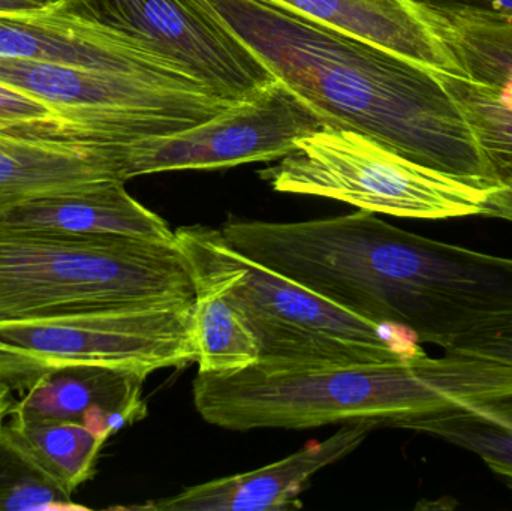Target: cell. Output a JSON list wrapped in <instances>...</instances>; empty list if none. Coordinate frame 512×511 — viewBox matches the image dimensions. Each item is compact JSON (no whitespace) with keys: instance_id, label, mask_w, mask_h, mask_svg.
<instances>
[{"instance_id":"obj_1","label":"cell","mask_w":512,"mask_h":511,"mask_svg":"<svg viewBox=\"0 0 512 511\" xmlns=\"http://www.w3.org/2000/svg\"><path fill=\"white\" fill-rule=\"evenodd\" d=\"M197 2L328 125L360 132L480 188L498 186L432 69L273 0Z\"/></svg>"},{"instance_id":"obj_2","label":"cell","mask_w":512,"mask_h":511,"mask_svg":"<svg viewBox=\"0 0 512 511\" xmlns=\"http://www.w3.org/2000/svg\"><path fill=\"white\" fill-rule=\"evenodd\" d=\"M512 399V365L486 357L426 353L397 362L231 374H201L194 404L210 425L230 431L372 423L409 429L448 411Z\"/></svg>"},{"instance_id":"obj_3","label":"cell","mask_w":512,"mask_h":511,"mask_svg":"<svg viewBox=\"0 0 512 511\" xmlns=\"http://www.w3.org/2000/svg\"><path fill=\"white\" fill-rule=\"evenodd\" d=\"M195 285L221 291L251 326L268 371L397 362L424 353L399 327L373 323L246 257L219 228L176 230Z\"/></svg>"},{"instance_id":"obj_4","label":"cell","mask_w":512,"mask_h":511,"mask_svg":"<svg viewBox=\"0 0 512 511\" xmlns=\"http://www.w3.org/2000/svg\"><path fill=\"white\" fill-rule=\"evenodd\" d=\"M194 299L177 240L84 239L0 225V321Z\"/></svg>"},{"instance_id":"obj_5","label":"cell","mask_w":512,"mask_h":511,"mask_svg":"<svg viewBox=\"0 0 512 511\" xmlns=\"http://www.w3.org/2000/svg\"><path fill=\"white\" fill-rule=\"evenodd\" d=\"M194 300L0 321V378L21 393L57 369L102 366L149 377L197 363Z\"/></svg>"},{"instance_id":"obj_6","label":"cell","mask_w":512,"mask_h":511,"mask_svg":"<svg viewBox=\"0 0 512 511\" xmlns=\"http://www.w3.org/2000/svg\"><path fill=\"white\" fill-rule=\"evenodd\" d=\"M259 177L283 194L312 195L397 218L481 215L490 189L418 164L373 138L325 125Z\"/></svg>"},{"instance_id":"obj_7","label":"cell","mask_w":512,"mask_h":511,"mask_svg":"<svg viewBox=\"0 0 512 511\" xmlns=\"http://www.w3.org/2000/svg\"><path fill=\"white\" fill-rule=\"evenodd\" d=\"M0 84L53 108V140L128 146L200 125L233 102L146 75L0 56Z\"/></svg>"},{"instance_id":"obj_8","label":"cell","mask_w":512,"mask_h":511,"mask_svg":"<svg viewBox=\"0 0 512 511\" xmlns=\"http://www.w3.org/2000/svg\"><path fill=\"white\" fill-rule=\"evenodd\" d=\"M325 125L315 108L276 78L200 125L123 146L125 177L276 161Z\"/></svg>"},{"instance_id":"obj_9","label":"cell","mask_w":512,"mask_h":511,"mask_svg":"<svg viewBox=\"0 0 512 511\" xmlns=\"http://www.w3.org/2000/svg\"><path fill=\"white\" fill-rule=\"evenodd\" d=\"M63 3L170 60L225 101H242L276 80L248 45L197 0Z\"/></svg>"},{"instance_id":"obj_10","label":"cell","mask_w":512,"mask_h":511,"mask_svg":"<svg viewBox=\"0 0 512 511\" xmlns=\"http://www.w3.org/2000/svg\"><path fill=\"white\" fill-rule=\"evenodd\" d=\"M0 56L129 72L210 92L170 60L129 36L72 11L63 2L0 12Z\"/></svg>"},{"instance_id":"obj_11","label":"cell","mask_w":512,"mask_h":511,"mask_svg":"<svg viewBox=\"0 0 512 511\" xmlns=\"http://www.w3.org/2000/svg\"><path fill=\"white\" fill-rule=\"evenodd\" d=\"M372 423H349L322 443L248 473L234 474L183 489L173 497L132 509L155 511H280L303 507L300 494L313 476L342 461L364 443Z\"/></svg>"},{"instance_id":"obj_12","label":"cell","mask_w":512,"mask_h":511,"mask_svg":"<svg viewBox=\"0 0 512 511\" xmlns=\"http://www.w3.org/2000/svg\"><path fill=\"white\" fill-rule=\"evenodd\" d=\"M126 182L123 146L0 131V215L35 198Z\"/></svg>"},{"instance_id":"obj_13","label":"cell","mask_w":512,"mask_h":511,"mask_svg":"<svg viewBox=\"0 0 512 511\" xmlns=\"http://www.w3.org/2000/svg\"><path fill=\"white\" fill-rule=\"evenodd\" d=\"M146 377L102 366L57 369L36 378L9 413L83 425L104 440L147 416Z\"/></svg>"},{"instance_id":"obj_14","label":"cell","mask_w":512,"mask_h":511,"mask_svg":"<svg viewBox=\"0 0 512 511\" xmlns=\"http://www.w3.org/2000/svg\"><path fill=\"white\" fill-rule=\"evenodd\" d=\"M0 225L84 239L176 242V231L135 200L125 182L26 201L0 215Z\"/></svg>"},{"instance_id":"obj_15","label":"cell","mask_w":512,"mask_h":511,"mask_svg":"<svg viewBox=\"0 0 512 511\" xmlns=\"http://www.w3.org/2000/svg\"><path fill=\"white\" fill-rule=\"evenodd\" d=\"M430 69L462 74L411 0H273ZM463 75V74H462Z\"/></svg>"},{"instance_id":"obj_16","label":"cell","mask_w":512,"mask_h":511,"mask_svg":"<svg viewBox=\"0 0 512 511\" xmlns=\"http://www.w3.org/2000/svg\"><path fill=\"white\" fill-rule=\"evenodd\" d=\"M412 3L463 75L495 86L512 80V12Z\"/></svg>"},{"instance_id":"obj_17","label":"cell","mask_w":512,"mask_h":511,"mask_svg":"<svg viewBox=\"0 0 512 511\" xmlns=\"http://www.w3.org/2000/svg\"><path fill=\"white\" fill-rule=\"evenodd\" d=\"M3 431L15 449L68 494L93 479L107 440L83 425L9 413Z\"/></svg>"},{"instance_id":"obj_18","label":"cell","mask_w":512,"mask_h":511,"mask_svg":"<svg viewBox=\"0 0 512 511\" xmlns=\"http://www.w3.org/2000/svg\"><path fill=\"white\" fill-rule=\"evenodd\" d=\"M465 117L496 185L512 183V80L487 84L432 69Z\"/></svg>"},{"instance_id":"obj_19","label":"cell","mask_w":512,"mask_h":511,"mask_svg":"<svg viewBox=\"0 0 512 511\" xmlns=\"http://www.w3.org/2000/svg\"><path fill=\"white\" fill-rule=\"evenodd\" d=\"M192 336L201 374H231L259 362L258 339L242 312L206 285H195Z\"/></svg>"},{"instance_id":"obj_20","label":"cell","mask_w":512,"mask_h":511,"mask_svg":"<svg viewBox=\"0 0 512 511\" xmlns=\"http://www.w3.org/2000/svg\"><path fill=\"white\" fill-rule=\"evenodd\" d=\"M408 431L441 438L480 456L512 489V399L427 417Z\"/></svg>"},{"instance_id":"obj_21","label":"cell","mask_w":512,"mask_h":511,"mask_svg":"<svg viewBox=\"0 0 512 511\" xmlns=\"http://www.w3.org/2000/svg\"><path fill=\"white\" fill-rule=\"evenodd\" d=\"M33 467L0 425V511L86 510Z\"/></svg>"},{"instance_id":"obj_22","label":"cell","mask_w":512,"mask_h":511,"mask_svg":"<svg viewBox=\"0 0 512 511\" xmlns=\"http://www.w3.org/2000/svg\"><path fill=\"white\" fill-rule=\"evenodd\" d=\"M57 128L59 119L50 105L0 84V131L53 138Z\"/></svg>"},{"instance_id":"obj_23","label":"cell","mask_w":512,"mask_h":511,"mask_svg":"<svg viewBox=\"0 0 512 511\" xmlns=\"http://www.w3.org/2000/svg\"><path fill=\"white\" fill-rule=\"evenodd\" d=\"M448 353L469 354V356L486 357V359L499 360V362L512 365V332L505 335L490 336L469 342L463 347Z\"/></svg>"},{"instance_id":"obj_24","label":"cell","mask_w":512,"mask_h":511,"mask_svg":"<svg viewBox=\"0 0 512 511\" xmlns=\"http://www.w3.org/2000/svg\"><path fill=\"white\" fill-rule=\"evenodd\" d=\"M481 216L499 218L512 222V183L490 189Z\"/></svg>"},{"instance_id":"obj_25","label":"cell","mask_w":512,"mask_h":511,"mask_svg":"<svg viewBox=\"0 0 512 511\" xmlns=\"http://www.w3.org/2000/svg\"><path fill=\"white\" fill-rule=\"evenodd\" d=\"M421 5H462L512 12V0H411Z\"/></svg>"},{"instance_id":"obj_26","label":"cell","mask_w":512,"mask_h":511,"mask_svg":"<svg viewBox=\"0 0 512 511\" xmlns=\"http://www.w3.org/2000/svg\"><path fill=\"white\" fill-rule=\"evenodd\" d=\"M62 0H0V12L24 11V9L44 8Z\"/></svg>"},{"instance_id":"obj_27","label":"cell","mask_w":512,"mask_h":511,"mask_svg":"<svg viewBox=\"0 0 512 511\" xmlns=\"http://www.w3.org/2000/svg\"><path fill=\"white\" fill-rule=\"evenodd\" d=\"M12 402H14V396H12L11 387L0 378V425H2L6 417H8Z\"/></svg>"},{"instance_id":"obj_28","label":"cell","mask_w":512,"mask_h":511,"mask_svg":"<svg viewBox=\"0 0 512 511\" xmlns=\"http://www.w3.org/2000/svg\"><path fill=\"white\" fill-rule=\"evenodd\" d=\"M62 2H68V0H62Z\"/></svg>"}]
</instances>
